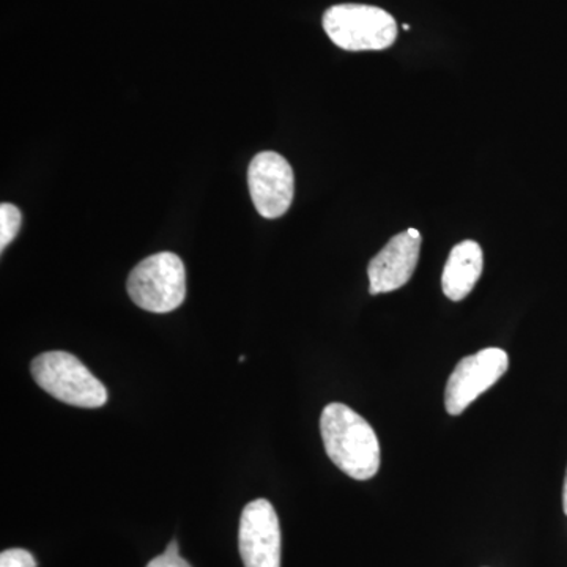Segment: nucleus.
<instances>
[{"label": "nucleus", "mask_w": 567, "mask_h": 567, "mask_svg": "<svg viewBox=\"0 0 567 567\" xmlns=\"http://www.w3.org/2000/svg\"><path fill=\"white\" fill-rule=\"evenodd\" d=\"M320 434L331 462L347 476L368 481L380 468V443L372 425L339 402L324 406Z\"/></svg>", "instance_id": "nucleus-1"}, {"label": "nucleus", "mask_w": 567, "mask_h": 567, "mask_svg": "<svg viewBox=\"0 0 567 567\" xmlns=\"http://www.w3.org/2000/svg\"><path fill=\"white\" fill-rule=\"evenodd\" d=\"M323 29L346 51H383L398 39V22L388 11L361 3H341L324 11Z\"/></svg>", "instance_id": "nucleus-2"}, {"label": "nucleus", "mask_w": 567, "mask_h": 567, "mask_svg": "<svg viewBox=\"0 0 567 567\" xmlns=\"http://www.w3.org/2000/svg\"><path fill=\"white\" fill-rule=\"evenodd\" d=\"M31 372L37 385L63 404L99 409L107 402L106 386L69 352L39 354Z\"/></svg>", "instance_id": "nucleus-3"}, {"label": "nucleus", "mask_w": 567, "mask_h": 567, "mask_svg": "<svg viewBox=\"0 0 567 567\" xmlns=\"http://www.w3.org/2000/svg\"><path fill=\"white\" fill-rule=\"evenodd\" d=\"M126 289L133 303L144 311L173 312L185 301V264L174 252L153 254L133 268Z\"/></svg>", "instance_id": "nucleus-4"}, {"label": "nucleus", "mask_w": 567, "mask_h": 567, "mask_svg": "<svg viewBox=\"0 0 567 567\" xmlns=\"http://www.w3.org/2000/svg\"><path fill=\"white\" fill-rule=\"evenodd\" d=\"M507 368H509L507 353L495 347L481 350L458 361L447 380L446 412L453 416L464 413L481 394L491 390L506 374Z\"/></svg>", "instance_id": "nucleus-5"}, {"label": "nucleus", "mask_w": 567, "mask_h": 567, "mask_svg": "<svg viewBox=\"0 0 567 567\" xmlns=\"http://www.w3.org/2000/svg\"><path fill=\"white\" fill-rule=\"evenodd\" d=\"M248 185L254 207L264 218H281L292 205V166L279 153L262 152L254 156L248 169Z\"/></svg>", "instance_id": "nucleus-6"}, {"label": "nucleus", "mask_w": 567, "mask_h": 567, "mask_svg": "<svg viewBox=\"0 0 567 567\" xmlns=\"http://www.w3.org/2000/svg\"><path fill=\"white\" fill-rule=\"evenodd\" d=\"M245 567H281V527L274 505L254 499L245 506L238 529Z\"/></svg>", "instance_id": "nucleus-7"}, {"label": "nucleus", "mask_w": 567, "mask_h": 567, "mask_svg": "<svg viewBox=\"0 0 567 567\" xmlns=\"http://www.w3.org/2000/svg\"><path fill=\"white\" fill-rule=\"evenodd\" d=\"M420 251L421 237L402 233L391 238L369 264V292L390 293L404 287L415 274Z\"/></svg>", "instance_id": "nucleus-8"}, {"label": "nucleus", "mask_w": 567, "mask_h": 567, "mask_svg": "<svg viewBox=\"0 0 567 567\" xmlns=\"http://www.w3.org/2000/svg\"><path fill=\"white\" fill-rule=\"evenodd\" d=\"M484 257L481 246L465 240L454 246L442 276V289L451 301H462L472 293L483 274Z\"/></svg>", "instance_id": "nucleus-9"}, {"label": "nucleus", "mask_w": 567, "mask_h": 567, "mask_svg": "<svg viewBox=\"0 0 567 567\" xmlns=\"http://www.w3.org/2000/svg\"><path fill=\"white\" fill-rule=\"evenodd\" d=\"M21 229V212L17 205L3 203L0 205V249L14 240Z\"/></svg>", "instance_id": "nucleus-10"}, {"label": "nucleus", "mask_w": 567, "mask_h": 567, "mask_svg": "<svg viewBox=\"0 0 567 567\" xmlns=\"http://www.w3.org/2000/svg\"><path fill=\"white\" fill-rule=\"evenodd\" d=\"M0 567H37V561L31 551L10 548L0 555Z\"/></svg>", "instance_id": "nucleus-11"}, {"label": "nucleus", "mask_w": 567, "mask_h": 567, "mask_svg": "<svg viewBox=\"0 0 567 567\" xmlns=\"http://www.w3.org/2000/svg\"><path fill=\"white\" fill-rule=\"evenodd\" d=\"M147 567H192L188 561H185L178 555V546L177 543H171L167 546L166 551L159 557L153 558L151 563H148Z\"/></svg>", "instance_id": "nucleus-12"}, {"label": "nucleus", "mask_w": 567, "mask_h": 567, "mask_svg": "<svg viewBox=\"0 0 567 567\" xmlns=\"http://www.w3.org/2000/svg\"><path fill=\"white\" fill-rule=\"evenodd\" d=\"M563 507H565V513L567 516V472L565 477V488H563Z\"/></svg>", "instance_id": "nucleus-13"}, {"label": "nucleus", "mask_w": 567, "mask_h": 567, "mask_svg": "<svg viewBox=\"0 0 567 567\" xmlns=\"http://www.w3.org/2000/svg\"><path fill=\"white\" fill-rule=\"evenodd\" d=\"M412 237H421L420 230L413 229V227H410L409 230H406Z\"/></svg>", "instance_id": "nucleus-14"}, {"label": "nucleus", "mask_w": 567, "mask_h": 567, "mask_svg": "<svg viewBox=\"0 0 567 567\" xmlns=\"http://www.w3.org/2000/svg\"><path fill=\"white\" fill-rule=\"evenodd\" d=\"M402 29H404V31H410V25L409 24H404V25H402Z\"/></svg>", "instance_id": "nucleus-15"}]
</instances>
